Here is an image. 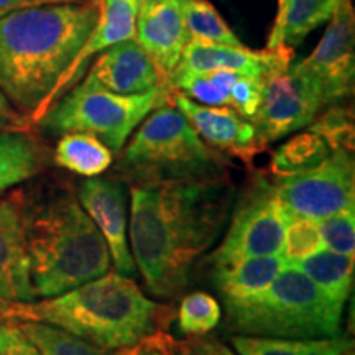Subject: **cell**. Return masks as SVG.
Returning <instances> with one entry per match:
<instances>
[{
    "instance_id": "6da1fadb",
    "label": "cell",
    "mask_w": 355,
    "mask_h": 355,
    "mask_svg": "<svg viewBox=\"0 0 355 355\" xmlns=\"http://www.w3.org/2000/svg\"><path fill=\"white\" fill-rule=\"evenodd\" d=\"M232 194L227 176L130 186L128 242L153 295L175 298L188 286L193 265L229 219Z\"/></svg>"
},
{
    "instance_id": "7a4b0ae2",
    "label": "cell",
    "mask_w": 355,
    "mask_h": 355,
    "mask_svg": "<svg viewBox=\"0 0 355 355\" xmlns=\"http://www.w3.org/2000/svg\"><path fill=\"white\" fill-rule=\"evenodd\" d=\"M102 0L26 6L0 15V89L19 114L38 123L53 89L101 17Z\"/></svg>"
},
{
    "instance_id": "3957f363",
    "label": "cell",
    "mask_w": 355,
    "mask_h": 355,
    "mask_svg": "<svg viewBox=\"0 0 355 355\" xmlns=\"http://www.w3.org/2000/svg\"><path fill=\"white\" fill-rule=\"evenodd\" d=\"M21 198L35 296L51 298L109 272L107 243L71 186L38 184Z\"/></svg>"
},
{
    "instance_id": "277c9868",
    "label": "cell",
    "mask_w": 355,
    "mask_h": 355,
    "mask_svg": "<svg viewBox=\"0 0 355 355\" xmlns=\"http://www.w3.org/2000/svg\"><path fill=\"white\" fill-rule=\"evenodd\" d=\"M7 319L50 324L99 347L119 350L135 347L158 331L163 309L132 278L107 272L38 303H12Z\"/></svg>"
},
{
    "instance_id": "5b68a950",
    "label": "cell",
    "mask_w": 355,
    "mask_h": 355,
    "mask_svg": "<svg viewBox=\"0 0 355 355\" xmlns=\"http://www.w3.org/2000/svg\"><path fill=\"white\" fill-rule=\"evenodd\" d=\"M137 128L115 165L123 183L133 186L227 176L224 155L204 144L171 101L146 115Z\"/></svg>"
},
{
    "instance_id": "8992f818",
    "label": "cell",
    "mask_w": 355,
    "mask_h": 355,
    "mask_svg": "<svg viewBox=\"0 0 355 355\" xmlns=\"http://www.w3.org/2000/svg\"><path fill=\"white\" fill-rule=\"evenodd\" d=\"M343 309L298 266L285 263L265 290L225 303V316L237 336L319 339L340 334Z\"/></svg>"
},
{
    "instance_id": "52a82bcc",
    "label": "cell",
    "mask_w": 355,
    "mask_h": 355,
    "mask_svg": "<svg viewBox=\"0 0 355 355\" xmlns=\"http://www.w3.org/2000/svg\"><path fill=\"white\" fill-rule=\"evenodd\" d=\"M170 96L171 89L166 86H158L145 94L122 96L78 84L64 92L38 123L53 135L89 133L97 137L112 153H121L146 115L170 101Z\"/></svg>"
},
{
    "instance_id": "ba28073f",
    "label": "cell",
    "mask_w": 355,
    "mask_h": 355,
    "mask_svg": "<svg viewBox=\"0 0 355 355\" xmlns=\"http://www.w3.org/2000/svg\"><path fill=\"white\" fill-rule=\"evenodd\" d=\"M291 214L285 209L265 176H255L234 209L220 245L211 255L212 266L235 263L248 257L282 254L283 237Z\"/></svg>"
},
{
    "instance_id": "9c48e42d",
    "label": "cell",
    "mask_w": 355,
    "mask_h": 355,
    "mask_svg": "<svg viewBox=\"0 0 355 355\" xmlns=\"http://www.w3.org/2000/svg\"><path fill=\"white\" fill-rule=\"evenodd\" d=\"M326 107L321 87L303 68L291 63L263 79V94L252 125L261 148L309 127Z\"/></svg>"
},
{
    "instance_id": "30bf717a",
    "label": "cell",
    "mask_w": 355,
    "mask_h": 355,
    "mask_svg": "<svg viewBox=\"0 0 355 355\" xmlns=\"http://www.w3.org/2000/svg\"><path fill=\"white\" fill-rule=\"evenodd\" d=\"M275 191L291 216L321 220L355 206L352 152L336 150L313 170L278 176Z\"/></svg>"
},
{
    "instance_id": "8fae6325",
    "label": "cell",
    "mask_w": 355,
    "mask_h": 355,
    "mask_svg": "<svg viewBox=\"0 0 355 355\" xmlns=\"http://www.w3.org/2000/svg\"><path fill=\"white\" fill-rule=\"evenodd\" d=\"M355 13L352 0H339L316 50L301 60L303 68L321 87L326 107L354 92Z\"/></svg>"
},
{
    "instance_id": "7c38bea8",
    "label": "cell",
    "mask_w": 355,
    "mask_h": 355,
    "mask_svg": "<svg viewBox=\"0 0 355 355\" xmlns=\"http://www.w3.org/2000/svg\"><path fill=\"white\" fill-rule=\"evenodd\" d=\"M78 199L107 243L115 272L133 278L137 266L128 247L125 183L117 176H94L79 184Z\"/></svg>"
},
{
    "instance_id": "4fadbf2b",
    "label": "cell",
    "mask_w": 355,
    "mask_h": 355,
    "mask_svg": "<svg viewBox=\"0 0 355 355\" xmlns=\"http://www.w3.org/2000/svg\"><path fill=\"white\" fill-rule=\"evenodd\" d=\"M291 48L278 50H250L243 44H220L189 42L186 44L180 63L166 79V87L178 79L194 74L211 73V71H232L243 76L265 79L270 74L285 69L293 63Z\"/></svg>"
},
{
    "instance_id": "5bb4252c",
    "label": "cell",
    "mask_w": 355,
    "mask_h": 355,
    "mask_svg": "<svg viewBox=\"0 0 355 355\" xmlns=\"http://www.w3.org/2000/svg\"><path fill=\"white\" fill-rule=\"evenodd\" d=\"M170 101L188 119L204 144L216 152L227 153L250 165L255 155L263 150L252 122L227 105H204L176 91H171Z\"/></svg>"
},
{
    "instance_id": "9a60e30c",
    "label": "cell",
    "mask_w": 355,
    "mask_h": 355,
    "mask_svg": "<svg viewBox=\"0 0 355 355\" xmlns=\"http://www.w3.org/2000/svg\"><path fill=\"white\" fill-rule=\"evenodd\" d=\"M79 84L86 89L135 96L165 86V81L148 53L135 38H130L97 55L87 76Z\"/></svg>"
},
{
    "instance_id": "2e32d148",
    "label": "cell",
    "mask_w": 355,
    "mask_h": 355,
    "mask_svg": "<svg viewBox=\"0 0 355 355\" xmlns=\"http://www.w3.org/2000/svg\"><path fill=\"white\" fill-rule=\"evenodd\" d=\"M21 204V189L7 196L0 194V300L8 303H30L37 298Z\"/></svg>"
},
{
    "instance_id": "e0dca14e",
    "label": "cell",
    "mask_w": 355,
    "mask_h": 355,
    "mask_svg": "<svg viewBox=\"0 0 355 355\" xmlns=\"http://www.w3.org/2000/svg\"><path fill=\"white\" fill-rule=\"evenodd\" d=\"M135 40L148 53L166 83L189 43L184 0H159L137 12Z\"/></svg>"
},
{
    "instance_id": "ac0fdd59",
    "label": "cell",
    "mask_w": 355,
    "mask_h": 355,
    "mask_svg": "<svg viewBox=\"0 0 355 355\" xmlns=\"http://www.w3.org/2000/svg\"><path fill=\"white\" fill-rule=\"evenodd\" d=\"M137 6L133 0H102V10L97 25L94 26L86 43L79 50L78 56L66 69L63 78L58 81L53 89L48 109L60 99L64 92H68L73 84H76L83 78L84 71L91 63L92 58L101 55L115 43L125 42V40L135 38V24H137ZM46 109V110H48ZM44 115V114H43Z\"/></svg>"
},
{
    "instance_id": "d6986e66",
    "label": "cell",
    "mask_w": 355,
    "mask_h": 355,
    "mask_svg": "<svg viewBox=\"0 0 355 355\" xmlns=\"http://www.w3.org/2000/svg\"><path fill=\"white\" fill-rule=\"evenodd\" d=\"M50 152L43 141L24 128L0 130V194L40 175Z\"/></svg>"
},
{
    "instance_id": "ffe728a7",
    "label": "cell",
    "mask_w": 355,
    "mask_h": 355,
    "mask_svg": "<svg viewBox=\"0 0 355 355\" xmlns=\"http://www.w3.org/2000/svg\"><path fill=\"white\" fill-rule=\"evenodd\" d=\"M285 266L279 255L248 257L214 268L216 286L224 303H237L265 290Z\"/></svg>"
},
{
    "instance_id": "44dd1931",
    "label": "cell",
    "mask_w": 355,
    "mask_h": 355,
    "mask_svg": "<svg viewBox=\"0 0 355 355\" xmlns=\"http://www.w3.org/2000/svg\"><path fill=\"white\" fill-rule=\"evenodd\" d=\"M337 2L339 0H288L283 12L275 17L266 48L295 50L311 32L331 20Z\"/></svg>"
},
{
    "instance_id": "7402d4cb",
    "label": "cell",
    "mask_w": 355,
    "mask_h": 355,
    "mask_svg": "<svg viewBox=\"0 0 355 355\" xmlns=\"http://www.w3.org/2000/svg\"><path fill=\"white\" fill-rule=\"evenodd\" d=\"M239 355H354V343L347 336L319 339H283V337L232 336Z\"/></svg>"
},
{
    "instance_id": "603a6c76",
    "label": "cell",
    "mask_w": 355,
    "mask_h": 355,
    "mask_svg": "<svg viewBox=\"0 0 355 355\" xmlns=\"http://www.w3.org/2000/svg\"><path fill=\"white\" fill-rule=\"evenodd\" d=\"M53 162L74 175L94 178L109 170L114 153L94 135L69 132L58 140Z\"/></svg>"
},
{
    "instance_id": "cb8c5ba5",
    "label": "cell",
    "mask_w": 355,
    "mask_h": 355,
    "mask_svg": "<svg viewBox=\"0 0 355 355\" xmlns=\"http://www.w3.org/2000/svg\"><path fill=\"white\" fill-rule=\"evenodd\" d=\"M295 266L313 279L336 303L345 304L354 283V255L321 248Z\"/></svg>"
},
{
    "instance_id": "d4e9b609",
    "label": "cell",
    "mask_w": 355,
    "mask_h": 355,
    "mask_svg": "<svg viewBox=\"0 0 355 355\" xmlns=\"http://www.w3.org/2000/svg\"><path fill=\"white\" fill-rule=\"evenodd\" d=\"M331 153L322 137L311 130L301 132L275 150L270 168L277 176L296 175L319 166Z\"/></svg>"
},
{
    "instance_id": "484cf974",
    "label": "cell",
    "mask_w": 355,
    "mask_h": 355,
    "mask_svg": "<svg viewBox=\"0 0 355 355\" xmlns=\"http://www.w3.org/2000/svg\"><path fill=\"white\" fill-rule=\"evenodd\" d=\"M15 322L42 355H132V347L119 350L99 347L50 324L37 321Z\"/></svg>"
},
{
    "instance_id": "4316f807",
    "label": "cell",
    "mask_w": 355,
    "mask_h": 355,
    "mask_svg": "<svg viewBox=\"0 0 355 355\" xmlns=\"http://www.w3.org/2000/svg\"><path fill=\"white\" fill-rule=\"evenodd\" d=\"M184 21L189 42L242 44L237 35L207 0H184Z\"/></svg>"
},
{
    "instance_id": "83f0119b",
    "label": "cell",
    "mask_w": 355,
    "mask_h": 355,
    "mask_svg": "<svg viewBox=\"0 0 355 355\" xmlns=\"http://www.w3.org/2000/svg\"><path fill=\"white\" fill-rule=\"evenodd\" d=\"M241 74L232 71H211V73L194 74L183 79H178L170 84L171 91L181 92L189 99L204 105H227L229 107V91L235 79Z\"/></svg>"
},
{
    "instance_id": "f1b7e54d",
    "label": "cell",
    "mask_w": 355,
    "mask_h": 355,
    "mask_svg": "<svg viewBox=\"0 0 355 355\" xmlns=\"http://www.w3.org/2000/svg\"><path fill=\"white\" fill-rule=\"evenodd\" d=\"M220 321V306L214 296L196 291L184 296L178 314V326L186 336H204Z\"/></svg>"
},
{
    "instance_id": "f546056e",
    "label": "cell",
    "mask_w": 355,
    "mask_h": 355,
    "mask_svg": "<svg viewBox=\"0 0 355 355\" xmlns=\"http://www.w3.org/2000/svg\"><path fill=\"white\" fill-rule=\"evenodd\" d=\"M321 248H324V245L318 220L309 219V217L291 216V219L288 220L282 247V259L285 260V263L296 265Z\"/></svg>"
},
{
    "instance_id": "4dcf8cb0",
    "label": "cell",
    "mask_w": 355,
    "mask_h": 355,
    "mask_svg": "<svg viewBox=\"0 0 355 355\" xmlns=\"http://www.w3.org/2000/svg\"><path fill=\"white\" fill-rule=\"evenodd\" d=\"M309 130L322 137L332 152L336 150H354V114L352 109L329 105L311 122Z\"/></svg>"
},
{
    "instance_id": "1f68e13d",
    "label": "cell",
    "mask_w": 355,
    "mask_h": 355,
    "mask_svg": "<svg viewBox=\"0 0 355 355\" xmlns=\"http://www.w3.org/2000/svg\"><path fill=\"white\" fill-rule=\"evenodd\" d=\"M322 245L337 254L354 255L355 250V214L354 207L343 209L318 220Z\"/></svg>"
},
{
    "instance_id": "d6a6232c",
    "label": "cell",
    "mask_w": 355,
    "mask_h": 355,
    "mask_svg": "<svg viewBox=\"0 0 355 355\" xmlns=\"http://www.w3.org/2000/svg\"><path fill=\"white\" fill-rule=\"evenodd\" d=\"M261 94H263V79L241 74L230 86L229 107L242 115L245 121H252L260 107Z\"/></svg>"
},
{
    "instance_id": "836d02e7",
    "label": "cell",
    "mask_w": 355,
    "mask_h": 355,
    "mask_svg": "<svg viewBox=\"0 0 355 355\" xmlns=\"http://www.w3.org/2000/svg\"><path fill=\"white\" fill-rule=\"evenodd\" d=\"M130 352L132 355H189V349L188 343H180L175 337L158 329L140 340L130 349Z\"/></svg>"
},
{
    "instance_id": "e575fe53",
    "label": "cell",
    "mask_w": 355,
    "mask_h": 355,
    "mask_svg": "<svg viewBox=\"0 0 355 355\" xmlns=\"http://www.w3.org/2000/svg\"><path fill=\"white\" fill-rule=\"evenodd\" d=\"M0 355H42L15 321L0 322Z\"/></svg>"
},
{
    "instance_id": "d590c367",
    "label": "cell",
    "mask_w": 355,
    "mask_h": 355,
    "mask_svg": "<svg viewBox=\"0 0 355 355\" xmlns=\"http://www.w3.org/2000/svg\"><path fill=\"white\" fill-rule=\"evenodd\" d=\"M189 355H237L232 349L216 339H198L188 343Z\"/></svg>"
},
{
    "instance_id": "8d00e7d4",
    "label": "cell",
    "mask_w": 355,
    "mask_h": 355,
    "mask_svg": "<svg viewBox=\"0 0 355 355\" xmlns=\"http://www.w3.org/2000/svg\"><path fill=\"white\" fill-rule=\"evenodd\" d=\"M0 117L3 119H8V121L15 122V123H20V125H26V119L24 117V115L19 114L15 110V107L10 104V101L7 99V96L3 94V91L0 89Z\"/></svg>"
},
{
    "instance_id": "74e56055",
    "label": "cell",
    "mask_w": 355,
    "mask_h": 355,
    "mask_svg": "<svg viewBox=\"0 0 355 355\" xmlns=\"http://www.w3.org/2000/svg\"><path fill=\"white\" fill-rule=\"evenodd\" d=\"M30 6V0H0V15Z\"/></svg>"
},
{
    "instance_id": "f35d334b",
    "label": "cell",
    "mask_w": 355,
    "mask_h": 355,
    "mask_svg": "<svg viewBox=\"0 0 355 355\" xmlns=\"http://www.w3.org/2000/svg\"><path fill=\"white\" fill-rule=\"evenodd\" d=\"M86 0H30V6H61V3H81Z\"/></svg>"
},
{
    "instance_id": "ab89813d",
    "label": "cell",
    "mask_w": 355,
    "mask_h": 355,
    "mask_svg": "<svg viewBox=\"0 0 355 355\" xmlns=\"http://www.w3.org/2000/svg\"><path fill=\"white\" fill-rule=\"evenodd\" d=\"M10 128H24V125L8 121V119L0 117V130H10Z\"/></svg>"
},
{
    "instance_id": "60d3db41",
    "label": "cell",
    "mask_w": 355,
    "mask_h": 355,
    "mask_svg": "<svg viewBox=\"0 0 355 355\" xmlns=\"http://www.w3.org/2000/svg\"><path fill=\"white\" fill-rule=\"evenodd\" d=\"M10 306H12V303L0 300V319H7L8 311H10Z\"/></svg>"
},
{
    "instance_id": "b9f144b4",
    "label": "cell",
    "mask_w": 355,
    "mask_h": 355,
    "mask_svg": "<svg viewBox=\"0 0 355 355\" xmlns=\"http://www.w3.org/2000/svg\"><path fill=\"white\" fill-rule=\"evenodd\" d=\"M133 2H135L137 10H141V8H146V7L153 6V3L159 2V0H133Z\"/></svg>"
},
{
    "instance_id": "7bdbcfd3",
    "label": "cell",
    "mask_w": 355,
    "mask_h": 355,
    "mask_svg": "<svg viewBox=\"0 0 355 355\" xmlns=\"http://www.w3.org/2000/svg\"><path fill=\"white\" fill-rule=\"evenodd\" d=\"M286 2H288V0H278V12H277V15H279V13L283 12V8H285Z\"/></svg>"
}]
</instances>
